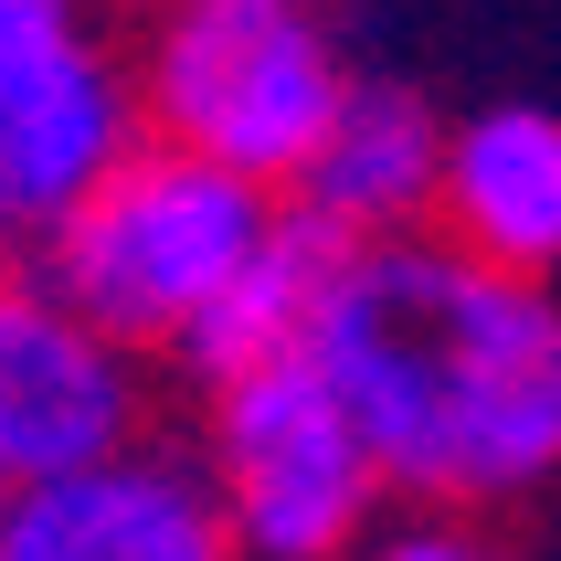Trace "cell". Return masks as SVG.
Listing matches in <instances>:
<instances>
[{
	"label": "cell",
	"instance_id": "obj_1",
	"mask_svg": "<svg viewBox=\"0 0 561 561\" xmlns=\"http://www.w3.org/2000/svg\"><path fill=\"white\" fill-rule=\"evenodd\" d=\"M308 360L360 413L392 499L519 508L561 477V297L445 233L329 244Z\"/></svg>",
	"mask_w": 561,
	"mask_h": 561
},
{
	"label": "cell",
	"instance_id": "obj_2",
	"mask_svg": "<svg viewBox=\"0 0 561 561\" xmlns=\"http://www.w3.org/2000/svg\"><path fill=\"white\" fill-rule=\"evenodd\" d=\"M286 244V191L244 181L202 149L138 138L75 213L43 233V276L127 350L181 360L213 308Z\"/></svg>",
	"mask_w": 561,
	"mask_h": 561
},
{
	"label": "cell",
	"instance_id": "obj_3",
	"mask_svg": "<svg viewBox=\"0 0 561 561\" xmlns=\"http://www.w3.org/2000/svg\"><path fill=\"white\" fill-rule=\"evenodd\" d=\"M127 64L149 138L202 149L265 191H297L350 95V54L308 0H159Z\"/></svg>",
	"mask_w": 561,
	"mask_h": 561
},
{
	"label": "cell",
	"instance_id": "obj_4",
	"mask_svg": "<svg viewBox=\"0 0 561 561\" xmlns=\"http://www.w3.org/2000/svg\"><path fill=\"white\" fill-rule=\"evenodd\" d=\"M202 477L244 561H360L381 530V477L360 413L308 350H276L254 371L202 381Z\"/></svg>",
	"mask_w": 561,
	"mask_h": 561
},
{
	"label": "cell",
	"instance_id": "obj_5",
	"mask_svg": "<svg viewBox=\"0 0 561 561\" xmlns=\"http://www.w3.org/2000/svg\"><path fill=\"white\" fill-rule=\"evenodd\" d=\"M138 138V64L95 0H0V244H43Z\"/></svg>",
	"mask_w": 561,
	"mask_h": 561
},
{
	"label": "cell",
	"instance_id": "obj_6",
	"mask_svg": "<svg viewBox=\"0 0 561 561\" xmlns=\"http://www.w3.org/2000/svg\"><path fill=\"white\" fill-rule=\"evenodd\" d=\"M138 445V350L106 340L43 265H0V499Z\"/></svg>",
	"mask_w": 561,
	"mask_h": 561
},
{
	"label": "cell",
	"instance_id": "obj_7",
	"mask_svg": "<svg viewBox=\"0 0 561 561\" xmlns=\"http://www.w3.org/2000/svg\"><path fill=\"white\" fill-rule=\"evenodd\" d=\"M0 561H244V551L222 530L202 456L117 445L75 477L0 499Z\"/></svg>",
	"mask_w": 561,
	"mask_h": 561
},
{
	"label": "cell",
	"instance_id": "obj_8",
	"mask_svg": "<svg viewBox=\"0 0 561 561\" xmlns=\"http://www.w3.org/2000/svg\"><path fill=\"white\" fill-rule=\"evenodd\" d=\"M445 127L413 85H381V75H350L340 117L318 138V159L297 170L286 213L318 222L329 244H403V233H435L445 202Z\"/></svg>",
	"mask_w": 561,
	"mask_h": 561
},
{
	"label": "cell",
	"instance_id": "obj_9",
	"mask_svg": "<svg viewBox=\"0 0 561 561\" xmlns=\"http://www.w3.org/2000/svg\"><path fill=\"white\" fill-rule=\"evenodd\" d=\"M435 233L477 265L551 276L561 265V117L551 106H477L445 127V202Z\"/></svg>",
	"mask_w": 561,
	"mask_h": 561
},
{
	"label": "cell",
	"instance_id": "obj_10",
	"mask_svg": "<svg viewBox=\"0 0 561 561\" xmlns=\"http://www.w3.org/2000/svg\"><path fill=\"white\" fill-rule=\"evenodd\" d=\"M360 561H519V551L488 530V508H413V519H381Z\"/></svg>",
	"mask_w": 561,
	"mask_h": 561
},
{
	"label": "cell",
	"instance_id": "obj_11",
	"mask_svg": "<svg viewBox=\"0 0 561 561\" xmlns=\"http://www.w3.org/2000/svg\"><path fill=\"white\" fill-rule=\"evenodd\" d=\"M308 11H329V0H308Z\"/></svg>",
	"mask_w": 561,
	"mask_h": 561
},
{
	"label": "cell",
	"instance_id": "obj_12",
	"mask_svg": "<svg viewBox=\"0 0 561 561\" xmlns=\"http://www.w3.org/2000/svg\"><path fill=\"white\" fill-rule=\"evenodd\" d=\"M138 11H159V0H138Z\"/></svg>",
	"mask_w": 561,
	"mask_h": 561
}]
</instances>
